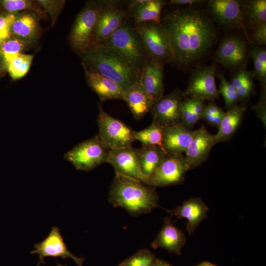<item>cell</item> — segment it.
I'll list each match as a JSON object with an SVG mask.
<instances>
[{
  "label": "cell",
  "instance_id": "1",
  "mask_svg": "<svg viewBox=\"0 0 266 266\" xmlns=\"http://www.w3.org/2000/svg\"><path fill=\"white\" fill-rule=\"evenodd\" d=\"M161 17L173 55L171 65L186 71L199 65L218 39L213 20L201 5H168Z\"/></svg>",
  "mask_w": 266,
  "mask_h": 266
},
{
  "label": "cell",
  "instance_id": "2",
  "mask_svg": "<svg viewBox=\"0 0 266 266\" xmlns=\"http://www.w3.org/2000/svg\"><path fill=\"white\" fill-rule=\"evenodd\" d=\"M115 173L109 191V201L113 206L122 207L133 216L149 213L158 206L159 196L155 188Z\"/></svg>",
  "mask_w": 266,
  "mask_h": 266
},
{
  "label": "cell",
  "instance_id": "3",
  "mask_svg": "<svg viewBox=\"0 0 266 266\" xmlns=\"http://www.w3.org/2000/svg\"><path fill=\"white\" fill-rule=\"evenodd\" d=\"M81 55L84 68L114 80L125 90L139 80L140 73L107 46L93 43Z\"/></svg>",
  "mask_w": 266,
  "mask_h": 266
},
{
  "label": "cell",
  "instance_id": "4",
  "mask_svg": "<svg viewBox=\"0 0 266 266\" xmlns=\"http://www.w3.org/2000/svg\"><path fill=\"white\" fill-rule=\"evenodd\" d=\"M131 21L128 15L118 30L99 43L115 51L140 73L148 57L141 39Z\"/></svg>",
  "mask_w": 266,
  "mask_h": 266
},
{
  "label": "cell",
  "instance_id": "5",
  "mask_svg": "<svg viewBox=\"0 0 266 266\" xmlns=\"http://www.w3.org/2000/svg\"><path fill=\"white\" fill-rule=\"evenodd\" d=\"M133 25L141 39L148 58L157 60L164 66L171 65L173 53L161 24L148 21Z\"/></svg>",
  "mask_w": 266,
  "mask_h": 266
},
{
  "label": "cell",
  "instance_id": "6",
  "mask_svg": "<svg viewBox=\"0 0 266 266\" xmlns=\"http://www.w3.org/2000/svg\"><path fill=\"white\" fill-rule=\"evenodd\" d=\"M99 133L103 145L109 150L132 146L134 131L122 121L107 113L99 104L97 117Z\"/></svg>",
  "mask_w": 266,
  "mask_h": 266
},
{
  "label": "cell",
  "instance_id": "7",
  "mask_svg": "<svg viewBox=\"0 0 266 266\" xmlns=\"http://www.w3.org/2000/svg\"><path fill=\"white\" fill-rule=\"evenodd\" d=\"M206 10L214 22L221 28L229 31H241L248 44H251L244 18L242 1L209 0L206 2Z\"/></svg>",
  "mask_w": 266,
  "mask_h": 266
},
{
  "label": "cell",
  "instance_id": "8",
  "mask_svg": "<svg viewBox=\"0 0 266 266\" xmlns=\"http://www.w3.org/2000/svg\"><path fill=\"white\" fill-rule=\"evenodd\" d=\"M108 152L97 135L78 143L64 158L76 169L90 171L106 163Z\"/></svg>",
  "mask_w": 266,
  "mask_h": 266
},
{
  "label": "cell",
  "instance_id": "9",
  "mask_svg": "<svg viewBox=\"0 0 266 266\" xmlns=\"http://www.w3.org/2000/svg\"><path fill=\"white\" fill-rule=\"evenodd\" d=\"M99 10V0L90 1L78 13L74 21L70 41L74 50L80 54L93 43Z\"/></svg>",
  "mask_w": 266,
  "mask_h": 266
},
{
  "label": "cell",
  "instance_id": "10",
  "mask_svg": "<svg viewBox=\"0 0 266 266\" xmlns=\"http://www.w3.org/2000/svg\"><path fill=\"white\" fill-rule=\"evenodd\" d=\"M217 65H198L192 69L185 98L200 99L213 102L219 93L215 83Z\"/></svg>",
  "mask_w": 266,
  "mask_h": 266
},
{
  "label": "cell",
  "instance_id": "11",
  "mask_svg": "<svg viewBox=\"0 0 266 266\" xmlns=\"http://www.w3.org/2000/svg\"><path fill=\"white\" fill-rule=\"evenodd\" d=\"M99 2L100 10L93 43H99L109 37L122 26L128 16V11L122 1L104 0Z\"/></svg>",
  "mask_w": 266,
  "mask_h": 266
},
{
  "label": "cell",
  "instance_id": "12",
  "mask_svg": "<svg viewBox=\"0 0 266 266\" xmlns=\"http://www.w3.org/2000/svg\"><path fill=\"white\" fill-rule=\"evenodd\" d=\"M248 44L247 41L235 34L224 37L215 53L216 63L234 71L245 67Z\"/></svg>",
  "mask_w": 266,
  "mask_h": 266
},
{
  "label": "cell",
  "instance_id": "13",
  "mask_svg": "<svg viewBox=\"0 0 266 266\" xmlns=\"http://www.w3.org/2000/svg\"><path fill=\"white\" fill-rule=\"evenodd\" d=\"M189 166L183 154H167L151 176L147 185L156 188L182 183Z\"/></svg>",
  "mask_w": 266,
  "mask_h": 266
},
{
  "label": "cell",
  "instance_id": "14",
  "mask_svg": "<svg viewBox=\"0 0 266 266\" xmlns=\"http://www.w3.org/2000/svg\"><path fill=\"white\" fill-rule=\"evenodd\" d=\"M184 98L183 92L179 88L164 95L151 109L152 122L163 128L180 123V108Z\"/></svg>",
  "mask_w": 266,
  "mask_h": 266
},
{
  "label": "cell",
  "instance_id": "15",
  "mask_svg": "<svg viewBox=\"0 0 266 266\" xmlns=\"http://www.w3.org/2000/svg\"><path fill=\"white\" fill-rule=\"evenodd\" d=\"M139 150L132 146L109 150L106 163L119 173L147 185V180L139 165Z\"/></svg>",
  "mask_w": 266,
  "mask_h": 266
},
{
  "label": "cell",
  "instance_id": "16",
  "mask_svg": "<svg viewBox=\"0 0 266 266\" xmlns=\"http://www.w3.org/2000/svg\"><path fill=\"white\" fill-rule=\"evenodd\" d=\"M34 248L31 253L38 255V265L44 264L45 258L61 257L71 258L78 266H83L84 259L75 256L68 250L58 227H53L47 236L41 242L36 243Z\"/></svg>",
  "mask_w": 266,
  "mask_h": 266
},
{
  "label": "cell",
  "instance_id": "17",
  "mask_svg": "<svg viewBox=\"0 0 266 266\" xmlns=\"http://www.w3.org/2000/svg\"><path fill=\"white\" fill-rule=\"evenodd\" d=\"M164 66L147 58L140 72L138 81L154 103L164 96Z\"/></svg>",
  "mask_w": 266,
  "mask_h": 266
},
{
  "label": "cell",
  "instance_id": "18",
  "mask_svg": "<svg viewBox=\"0 0 266 266\" xmlns=\"http://www.w3.org/2000/svg\"><path fill=\"white\" fill-rule=\"evenodd\" d=\"M214 145V134L210 133L204 126L195 130L192 141L185 152L184 157L189 169H193L204 162Z\"/></svg>",
  "mask_w": 266,
  "mask_h": 266
},
{
  "label": "cell",
  "instance_id": "19",
  "mask_svg": "<svg viewBox=\"0 0 266 266\" xmlns=\"http://www.w3.org/2000/svg\"><path fill=\"white\" fill-rule=\"evenodd\" d=\"M194 133L195 131L186 128L181 123L164 128L163 149L168 154H183L192 141Z\"/></svg>",
  "mask_w": 266,
  "mask_h": 266
},
{
  "label": "cell",
  "instance_id": "20",
  "mask_svg": "<svg viewBox=\"0 0 266 266\" xmlns=\"http://www.w3.org/2000/svg\"><path fill=\"white\" fill-rule=\"evenodd\" d=\"M84 68L88 86L99 96L100 101L115 99L124 100L125 90L118 83L95 71Z\"/></svg>",
  "mask_w": 266,
  "mask_h": 266
},
{
  "label": "cell",
  "instance_id": "21",
  "mask_svg": "<svg viewBox=\"0 0 266 266\" xmlns=\"http://www.w3.org/2000/svg\"><path fill=\"white\" fill-rule=\"evenodd\" d=\"M208 208L199 198H190L172 211L177 218L187 220L186 229L188 234L192 235L200 224L207 216Z\"/></svg>",
  "mask_w": 266,
  "mask_h": 266
},
{
  "label": "cell",
  "instance_id": "22",
  "mask_svg": "<svg viewBox=\"0 0 266 266\" xmlns=\"http://www.w3.org/2000/svg\"><path fill=\"white\" fill-rule=\"evenodd\" d=\"M186 241L184 233L172 224L170 217H166L163 227L151 245L154 249L162 248L180 255Z\"/></svg>",
  "mask_w": 266,
  "mask_h": 266
},
{
  "label": "cell",
  "instance_id": "23",
  "mask_svg": "<svg viewBox=\"0 0 266 266\" xmlns=\"http://www.w3.org/2000/svg\"><path fill=\"white\" fill-rule=\"evenodd\" d=\"M124 100L136 120L150 112L154 104L139 81L125 90Z\"/></svg>",
  "mask_w": 266,
  "mask_h": 266
},
{
  "label": "cell",
  "instance_id": "24",
  "mask_svg": "<svg viewBox=\"0 0 266 266\" xmlns=\"http://www.w3.org/2000/svg\"><path fill=\"white\" fill-rule=\"evenodd\" d=\"M168 1L164 0H146V1L128 10V15L133 25L153 21L161 24V17Z\"/></svg>",
  "mask_w": 266,
  "mask_h": 266
},
{
  "label": "cell",
  "instance_id": "25",
  "mask_svg": "<svg viewBox=\"0 0 266 266\" xmlns=\"http://www.w3.org/2000/svg\"><path fill=\"white\" fill-rule=\"evenodd\" d=\"M246 110L244 105H236L225 112L218 131L214 134L215 144L229 140L236 131Z\"/></svg>",
  "mask_w": 266,
  "mask_h": 266
},
{
  "label": "cell",
  "instance_id": "26",
  "mask_svg": "<svg viewBox=\"0 0 266 266\" xmlns=\"http://www.w3.org/2000/svg\"><path fill=\"white\" fill-rule=\"evenodd\" d=\"M139 150V165L142 173L149 179L166 157L167 153L158 146H142Z\"/></svg>",
  "mask_w": 266,
  "mask_h": 266
},
{
  "label": "cell",
  "instance_id": "27",
  "mask_svg": "<svg viewBox=\"0 0 266 266\" xmlns=\"http://www.w3.org/2000/svg\"><path fill=\"white\" fill-rule=\"evenodd\" d=\"M11 35L28 42L34 40L38 33L35 17L31 13H25L16 18L10 28Z\"/></svg>",
  "mask_w": 266,
  "mask_h": 266
},
{
  "label": "cell",
  "instance_id": "28",
  "mask_svg": "<svg viewBox=\"0 0 266 266\" xmlns=\"http://www.w3.org/2000/svg\"><path fill=\"white\" fill-rule=\"evenodd\" d=\"M253 78L245 67L234 71L230 82L236 90L239 101L245 102L250 99L254 88Z\"/></svg>",
  "mask_w": 266,
  "mask_h": 266
},
{
  "label": "cell",
  "instance_id": "29",
  "mask_svg": "<svg viewBox=\"0 0 266 266\" xmlns=\"http://www.w3.org/2000/svg\"><path fill=\"white\" fill-rule=\"evenodd\" d=\"M243 10L246 26L251 30L266 24V0L243 1Z\"/></svg>",
  "mask_w": 266,
  "mask_h": 266
},
{
  "label": "cell",
  "instance_id": "30",
  "mask_svg": "<svg viewBox=\"0 0 266 266\" xmlns=\"http://www.w3.org/2000/svg\"><path fill=\"white\" fill-rule=\"evenodd\" d=\"M248 55L254 64L253 77L260 82L262 89H266V50L264 46L250 45Z\"/></svg>",
  "mask_w": 266,
  "mask_h": 266
},
{
  "label": "cell",
  "instance_id": "31",
  "mask_svg": "<svg viewBox=\"0 0 266 266\" xmlns=\"http://www.w3.org/2000/svg\"><path fill=\"white\" fill-rule=\"evenodd\" d=\"M163 129L164 128L152 122L147 128L139 131H134V140L139 141L142 146H158L163 149Z\"/></svg>",
  "mask_w": 266,
  "mask_h": 266
},
{
  "label": "cell",
  "instance_id": "32",
  "mask_svg": "<svg viewBox=\"0 0 266 266\" xmlns=\"http://www.w3.org/2000/svg\"><path fill=\"white\" fill-rule=\"evenodd\" d=\"M28 45V41L16 37H10L4 41L1 45L0 55L5 66L22 53Z\"/></svg>",
  "mask_w": 266,
  "mask_h": 266
},
{
  "label": "cell",
  "instance_id": "33",
  "mask_svg": "<svg viewBox=\"0 0 266 266\" xmlns=\"http://www.w3.org/2000/svg\"><path fill=\"white\" fill-rule=\"evenodd\" d=\"M33 59L31 55L21 53L11 61L6 66L11 78L16 80L24 76L30 69Z\"/></svg>",
  "mask_w": 266,
  "mask_h": 266
},
{
  "label": "cell",
  "instance_id": "34",
  "mask_svg": "<svg viewBox=\"0 0 266 266\" xmlns=\"http://www.w3.org/2000/svg\"><path fill=\"white\" fill-rule=\"evenodd\" d=\"M216 75L220 80L219 93L223 97L226 107L228 109L237 105L239 99L235 89L223 73L220 72Z\"/></svg>",
  "mask_w": 266,
  "mask_h": 266
},
{
  "label": "cell",
  "instance_id": "35",
  "mask_svg": "<svg viewBox=\"0 0 266 266\" xmlns=\"http://www.w3.org/2000/svg\"><path fill=\"white\" fill-rule=\"evenodd\" d=\"M156 259L149 250H139L133 255L125 261V266H152Z\"/></svg>",
  "mask_w": 266,
  "mask_h": 266
},
{
  "label": "cell",
  "instance_id": "36",
  "mask_svg": "<svg viewBox=\"0 0 266 266\" xmlns=\"http://www.w3.org/2000/svg\"><path fill=\"white\" fill-rule=\"evenodd\" d=\"M1 6L10 13L23 10H38L37 5L27 0H3L0 1Z\"/></svg>",
  "mask_w": 266,
  "mask_h": 266
},
{
  "label": "cell",
  "instance_id": "37",
  "mask_svg": "<svg viewBox=\"0 0 266 266\" xmlns=\"http://www.w3.org/2000/svg\"><path fill=\"white\" fill-rule=\"evenodd\" d=\"M180 116V123L189 130L200 120L199 117L194 113L184 98L181 106Z\"/></svg>",
  "mask_w": 266,
  "mask_h": 266
},
{
  "label": "cell",
  "instance_id": "38",
  "mask_svg": "<svg viewBox=\"0 0 266 266\" xmlns=\"http://www.w3.org/2000/svg\"><path fill=\"white\" fill-rule=\"evenodd\" d=\"M249 36L251 44L260 46L265 45L266 44V24L251 29Z\"/></svg>",
  "mask_w": 266,
  "mask_h": 266
},
{
  "label": "cell",
  "instance_id": "39",
  "mask_svg": "<svg viewBox=\"0 0 266 266\" xmlns=\"http://www.w3.org/2000/svg\"><path fill=\"white\" fill-rule=\"evenodd\" d=\"M37 3L42 5L50 14L52 22L57 16V14L63 7L65 1L61 0H38Z\"/></svg>",
  "mask_w": 266,
  "mask_h": 266
},
{
  "label": "cell",
  "instance_id": "40",
  "mask_svg": "<svg viewBox=\"0 0 266 266\" xmlns=\"http://www.w3.org/2000/svg\"><path fill=\"white\" fill-rule=\"evenodd\" d=\"M191 108L200 119H202L205 107V100L200 99L185 98Z\"/></svg>",
  "mask_w": 266,
  "mask_h": 266
},
{
  "label": "cell",
  "instance_id": "41",
  "mask_svg": "<svg viewBox=\"0 0 266 266\" xmlns=\"http://www.w3.org/2000/svg\"><path fill=\"white\" fill-rule=\"evenodd\" d=\"M266 89H262L260 100L254 106V109L262 120H265L266 118Z\"/></svg>",
  "mask_w": 266,
  "mask_h": 266
},
{
  "label": "cell",
  "instance_id": "42",
  "mask_svg": "<svg viewBox=\"0 0 266 266\" xmlns=\"http://www.w3.org/2000/svg\"><path fill=\"white\" fill-rule=\"evenodd\" d=\"M16 16L14 13L0 15V30H10L16 18Z\"/></svg>",
  "mask_w": 266,
  "mask_h": 266
},
{
  "label": "cell",
  "instance_id": "43",
  "mask_svg": "<svg viewBox=\"0 0 266 266\" xmlns=\"http://www.w3.org/2000/svg\"><path fill=\"white\" fill-rule=\"evenodd\" d=\"M225 114V112L216 115H203L202 119L204 120L209 125L218 127L224 116Z\"/></svg>",
  "mask_w": 266,
  "mask_h": 266
},
{
  "label": "cell",
  "instance_id": "44",
  "mask_svg": "<svg viewBox=\"0 0 266 266\" xmlns=\"http://www.w3.org/2000/svg\"><path fill=\"white\" fill-rule=\"evenodd\" d=\"M224 112V111L217 105L213 102H210L208 104L205 105L203 116L206 115H216Z\"/></svg>",
  "mask_w": 266,
  "mask_h": 266
},
{
  "label": "cell",
  "instance_id": "45",
  "mask_svg": "<svg viewBox=\"0 0 266 266\" xmlns=\"http://www.w3.org/2000/svg\"><path fill=\"white\" fill-rule=\"evenodd\" d=\"M204 2L205 1L201 0H170L168 1V5L188 6L202 5Z\"/></svg>",
  "mask_w": 266,
  "mask_h": 266
},
{
  "label": "cell",
  "instance_id": "46",
  "mask_svg": "<svg viewBox=\"0 0 266 266\" xmlns=\"http://www.w3.org/2000/svg\"><path fill=\"white\" fill-rule=\"evenodd\" d=\"M11 33L10 30H0V42H3L5 40L11 37Z\"/></svg>",
  "mask_w": 266,
  "mask_h": 266
},
{
  "label": "cell",
  "instance_id": "47",
  "mask_svg": "<svg viewBox=\"0 0 266 266\" xmlns=\"http://www.w3.org/2000/svg\"><path fill=\"white\" fill-rule=\"evenodd\" d=\"M152 266H171L169 264L161 260H156Z\"/></svg>",
  "mask_w": 266,
  "mask_h": 266
},
{
  "label": "cell",
  "instance_id": "48",
  "mask_svg": "<svg viewBox=\"0 0 266 266\" xmlns=\"http://www.w3.org/2000/svg\"><path fill=\"white\" fill-rule=\"evenodd\" d=\"M195 266H217L209 262H203Z\"/></svg>",
  "mask_w": 266,
  "mask_h": 266
},
{
  "label": "cell",
  "instance_id": "49",
  "mask_svg": "<svg viewBox=\"0 0 266 266\" xmlns=\"http://www.w3.org/2000/svg\"><path fill=\"white\" fill-rule=\"evenodd\" d=\"M118 266H125L124 265V262H122L121 264H120V265H119Z\"/></svg>",
  "mask_w": 266,
  "mask_h": 266
},
{
  "label": "cell",
  "instance_id": "50",
  "mask_svg": "<svg viewBox=\"0 0 266 266\" xmlns=\"http://www.w3.org/2000/svg\"><path fill=\"white\" fill-rule=\"evenodd\" d=\"M2 43V42H0V57L1 56V55H0V49H1V45Z\"/></svg>",
  "mask_w": 266,
  "mask_h": 266
},
{
  "label": "cell",
  "instance_id": "51",
  "mask_svg": "<svg viewBox=\"0 0 266 266\" xmlns=\"http://www.w3.org/2000/svg\"><path fill=\"white\" fill-rule=\"evenodd\" d=\"M57 266H65V265H61V264H58Z\"/></svg>",
  "mask_w": 266,
  "mask_h": 266
}]
</instances>
